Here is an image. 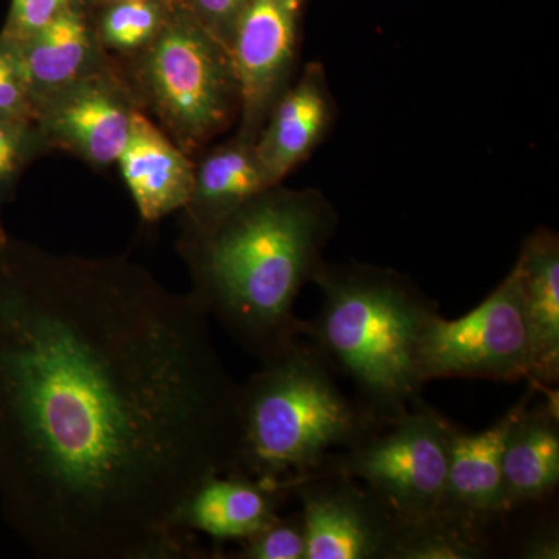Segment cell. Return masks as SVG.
<instances>
[{"label": "cell", "instance_id": "cb8c5ba5", "mask_svg": "<svg viewBox=\"0 0 559 559\" xmlns=\"http://www.w3.org/2000/svg\"><path fill=\"white\" fill-rule=\"evenodd\" d=\"M43 143L35 123L0 117V202Z\"/></svg>", "mask_w": 559, "mask_h": 559}, {"label": "cell", "instance_id": "8fae6325", "mask_svg": "<svg viewBox=\"0 0 559 559\" xmlns=\"http://www.w3.org/2000/svg\"><path fill=\"white\" fill-rule=\"evenodd\" d=\"M135 110L127 87L100 68L39 102L35 124L44 143L109 167L127 145Z\"/></svg>", "mask_w": 559, "mask_h": 559}, {"label": "cell", "instance_id": "9a60e30c", "mask_svg": "<svg viewBox=\"0 0 559 559\" xmlns=\"http://www.w3.org/2000/svg\"><path fill=\"white\" fill-rule=\"evenodd\" d=\"M264 123L255 150L272 187L310 156L331 120V97L319 62L305 70L296 86L283 92Z\"/></svg>", "mask_w": 559, "mask_h": 559}, {"label": "cell", "instance_id": "484cf974", "mask_svg": "<svg viewBox=\"0 0 559 559\" xmlns=\"http://www.w3.org/2000/svg\"><path fill=\"white\" fill-rule=\"evenodd\" d=\"M252 0H190L193 17L230 51L241 14Z\"/></svg>", "mask_w": 559, "mask_h": 559}, {"label": "cell", "instance_id": "52a82bcc", "mask_svg": "<svg viewBox=\"0 0 559 559\" xmlns=\"http://www.w3.org/2000/svg\"><path fill=\"white\" fill-rule=\"evenodd\" d=\"M417 366L425 385L459 378L532 380L535 356L518 267L468 314L455 320L432 316L419 336Z\"/></svg>", "mask_w": 559, "mask_h": 559}, {"label": "cell", "instance_id": "8992f818", "mask_svg": "<svg viewBox=\"0 0 559 559\" xmlns=\"http://www.w3.org/2000/svg\"><path fill=\"white\" fill-rule=\"evenodd\" d=\"M452 421L419 399L355 447L334 452L330 465L370 489L396 518L437 516L450 465Z\"/></svg>", "mask_w": 559, "mask_h": 559}, {"label": "cell", "instance_id": "277c9868", "mask_svg": "<svg viewBox=\"0 0 559 559\" xmlns=\"http://www.w3.org/2000/svg\"><path fill=\"white\" fill-rule=\"evenodd\" d=\"M388 421L342 389L301 337L241 384L240 436L229 473L289 485L322 468Z\"/></svg>", "mask_w": 559, "mask_h": 559}, {"label": "cell", "instance_id": "d4e9b609", "mask_svg": "<svg viewBox=\"0 0 559 559\" xmlns=\"http://www.w3.org/2000/svg\"><path fill=\"white\" fill-rule=\"evenodd\" d=\"M69 5L70 0H13L0 38L24 43Z\"/></svg>", "mask_w": 559, "mask_h": 559}, {"label": "cell", "instance_id": "5bb4252c", "mask_svg": "<svg viewBox=\"0 0 559 559\" xmlns=\"http://www.w3.org/2000/svg\"><path fill=\"white\" fill-rule=\"evenodd\" d=\"M140 216L148 223L186 209L193 194L194 165L186 151L135 110L119 160Z\"/></svg>", "mask_w": 559, "mask_h": 559}, {"label": "cell", "instance_id": "9c48e42d", "mask_svg": "<svg viewBox=\"0 0 559 559\" xmlns=\"http://www.w3.org/2000/svg\"><path fill=\"white\" fill-rule=\"evenodd\" d=\"M538 390L528 382L520 401L480 432H469L452 423L450 465L437 518L460 538L487 550L489 558H495L496 536L507 520L502 481L507 432Z\"/></svg>", "mask_w": 559, "mask_h": 559}, {"label": "cell", "instance_id": "7402d4cb", "mask_svg": "<svg viewBox=\"0 0 559 559\" xmlns=\"http://www.w3.org/2000/svg\"><path fill=\"white\" fill-rule=\"evenodd\" d=\"M231 559H307V532L300 510L275 516L255 535L240 543Z\"/></svg>", "mask_w": 559, "mask_h": 559}, {"label": "cell", "instance_id": "ac0fdd59", "mask_svg": "<svg viewBox=\"0 0 559 559\" xmlns=\"http://www.w3.org/2000/svg\"><path fill=\"white\" fill-rule=\"evenodd\" d=\"M272 189L255 142L241 138L219 146L194 167L193 194L187 205L186 229L210 226Z\"/></svg>", "mask_w": 559, "mask_h": 559}, {"label": "cell", "instance_id": "2e32d148", "mask_svg": "<svg viewBox=\"0 0 559 559\" xmlns=\"http://www.w3.org/2000/svg\"><path fill=\"white\" fill-rule=\"evenodd\" d=\"M525 316L532 331L533 384L557 388L559 381V241L539 229L522 246L516 264Z\"/></svg>", "mask_w": 559, "mask_h": 559}, {"label": "cell", "instance_id": "ba28073f", "mask_svg": "<svg viewBox=\"0 0 559 559\" xmlns=\"http://www.w3.org/2000/svg\"><path fill=\"white\" fill-rule=\"evenodd\" d=\"M307 559H393L403 521L370 489L329 462L294 488Z\"/></svg>", "mask_w": 559, "mask_h": 559}, {"label": "cell", "instance_id": "6da1fadb", "mask_svg": "<svg viewBox=\"0 0 559 559\" xmlns=\"http://www.w3.org/2000/svg\"><path fill=\"white\" fill-rule=\"evenodd\" d=\"M207 319L130 261L0 237V509L36 557L207 558L173 524L237 457Z\"/></svg>", "mask_w": 559, "mask_h": 559}, {"label": "cell", "instance_id": "7a4b0ae2", "mask_svg": "<svg viewBox=\"0 0 559 559\" xmlns=\"http://www.w3.org/2000/svg\"><path fill=\"white\" fill-rule=\"evenodd\" d=\"M334 224L318 191L272 187L210 226L186 229L179 248L191 301L260 364L277 358L301 340L296 300L322 264Z\"/></svg>", "mask_w": 559, "mask_h": 559}, {"label": "cell", "instance_id": "30bf717a", "mask_svg": "<svg viewBox=\"0 0 559 559\" xmlns=\"http://www.w3.org/2000/svg\"><path fill=\"white\" fill-rule=\"evenodd\" d=\"M300 0H252L230 44L240 92L241 132L255 142L293 70Z\"/></svg>", "mask_w": 559, "mask_h": 559}, {"label": "cell", "instance_id": "7c38bea8", "mask_svg": "<svg viewBox=\"0 0 559 559\" xmlns=\"http://www.w3.org/2000/svg\"><path fill=\"white\" fill-rule=\"evenodd\" d=\"M294 499L289 485L271 484L240 473H223L201 481L176 511L175 528L202 533L215 543H242L282 513Z\"/></svg>", "mask_w": 559, "mask_h": 559}, {"label": "cell", "instance_id": "d6986e66", "mask_svg": "<svg viewBox=\"0 0 559 559\" xmlns=\"http://www.w3.org/2000/svg\"><path fill=\"white\" fill-rule=\"evenodd\" d=\"M495 558L558 559L557 500L510 513L496 536Z\"/></svg>", "mask_w": 559, "mask_h": 559}, {"label": "cell", "instance_id": "4fadbf2b", "mask_svg": "<svg viewBox=\"0 0 559 559\" xmlns=\"http://www.w3.org/2000/svg\"><path fill=\"white\" fill-rule=\"evenodd\" d=\"M543 399L530 401L511 423L502 451L507 518L514 511L557 498L559 487V393L539 388Z\"/></svg>", "mask_w": 559, "mask_h": 559}, {"label": "cell", "instance_id": "3957f363", "mask_svg": "<svg viewBox=\"0 0 559 559\" xmlns=\"http://www.w3.org/2000/svg\"><path fill=\"white\" fill-rule=\"evenodd\" d=\"M312 282L322 308L301 337L382 421L409 411L423 399L419 336L437 301L399 272L367 264L322 261Z\"/></svg>", "mask_w": 559, "mask_h": 559}, {"label": "cell", "instance_id": "4316f807", "mask_svg": "<svg viewBox=\"0 0 559 559\" xmlns=\"http://www.w3.org/2000/svg\"><path fill=\"white\" fill-rule=\"evenodd\" d=\"M110 2L117 3V2H127V0H110Z\"/></svg>", "mask_w": 559, "mask_h": 559}, {"label": "cell", "instance_id": "603a6c76", "mask_svg": "<svg viewBox=\"0 0 559 559\" xmlns=\"http://www.w3.org/2000/svg\"><path fill=\"white\" fill-rule=\"evenodd\" d=\"M0 117L35 123L33 102L20 46L0 38Z\"/></svg>", "mask_w": 559, "mask_h": 559}, {"label": "cell", "instance_id": "ffe728a7", "mask_svg": "<svg viewBox=\"0 0 559 559\" xmlns=\"http://www.w3.org/2000/svg\"><path fill=\"white\" fill-rule=\"evenodd\" d=\"M164 11L154 0L117 2L103 16L102 43L117 51L143 50L164 27Z\"/></svg>", "mask_w": 559, "mask_h": 559}, {"label": "cell", "instance_id": "5b68a950", "mask_svg": "<svg viewBox=\"0 0 559 559\" xmlns=\"http://www.w3.org/2000/svg\"><path fill=\"white\" fill-rule=\"evenodd\" d=\"M143 95L180 150L190 153L240 108L230 51L190 14L165 22L139 64Z\"/></svg>", "mask_w": 559, "mask_h": 559}, {"label": "cell", "instance_id": "44dd1931", "mask_svg": "<svg viewBox=\"0 0 559 559\" xmlns=\"http://www.w3.org/2000/svg\"><path fill=\"white\" fill-rule=\"evenodd\" d=\"M393 559H489L487 550L474 546L439 520L404 522Z\"/></svg>", "mask_w": 559, "mask_h": 559}, {"label": "cell", "instance_id": "e0dca14e", "mask_svg": "<svg viewBox=\"0 0 559 559\" xmlns=\"http://www.w3.org/2000/svg\"><path fill=\"white\" fill-rule=\"evenodd\" d=\"M17 46L35 109L44 98L102 68L90 28L72 5Z\"/></svg>", "mask_w": 559, "mask_h": 559}]
</instances>
